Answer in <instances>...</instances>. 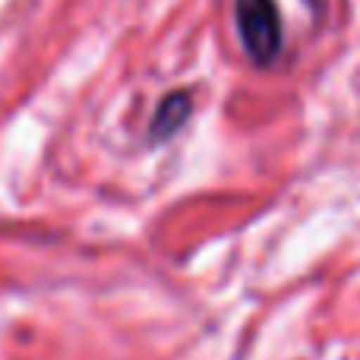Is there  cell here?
Instances as JSON below:
<instances>
[{"label": "cell", "mask_w": 360, "mask_h": 360, "mask_svg": "<svg viewBox=\"0 0 360 360\" xmlns=\"http://www.w3.org/2000/svg\"><path fill=\"white\" fill-rule=\"evenodd\" d=\"M190 117V95L174 92L158 105L155 120H152V139H168L184 120Z\"/></svg>", "instance_id": "cell-2"}, {"label": "cell", "mask_w": 360, "mask_h": 360, "mask_svg": "<svg viewBox=\"0 0 360 360\" xmlns=\"http://www.w3.org/2000/svg\"><path fill=\"white\" fill-rule=\"evenodd\" d=\"M234 16L247 54L269 67L281 54V22L275 0H234Z\"/></svg>", "instance_id": "cell-1"}]
</instances>
